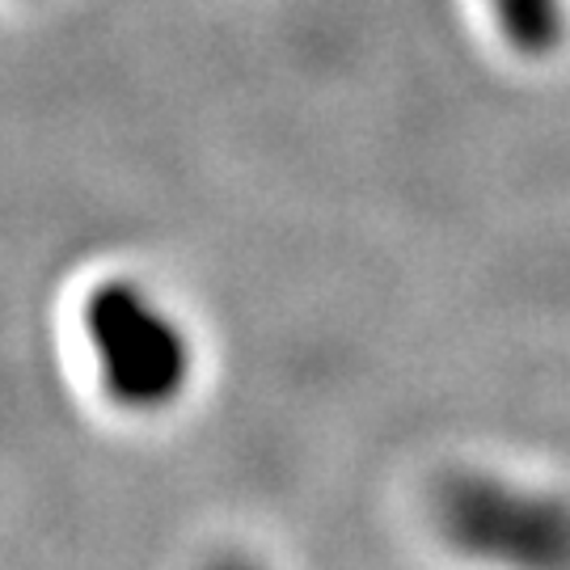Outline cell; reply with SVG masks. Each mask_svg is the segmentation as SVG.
Returning a JSON list of instances; mask_svg holds the SVG:
<instances>
[{
  "label": "cell",
  "mask_w": 570,
  "mask_h": 570,
  "mask_svg": "<svg viewBox=\"0 0 570 570\" xmlns=\"http://www.w3.org/2000/svg\"><path fill=\"white\" fill-rule=\"evenodd\" d=\"M106 389L122 406H161L186 385L190 351L174 322L127 284H102L85 308Z\"/></svg>",
  "instance_id": "cell-1"
},
{
  "label": "cell",
  "mask_w": 570,
  "mask_h": 570,
  "mask_svg": "<svg viewBox=\"0 0 570 570\" xmlns=\"http://www.w3.org/2000/svg\"><path fill=\"white\" fill-rule=\"evenodd\" d=\"M444 529L461 550L490 562L562 567L570 562V511L537 490L494 478H456L440 499Z\"/></svg>",
  "instance_id": "cell-2"
},
{
  "label": "cell",
  "mask_w": 570,
  "mask_h": 570,
  "mask_svg": "<svg viewBox=\"0 0 570 570\" xmlns=\"http://www.w3.org/2000/svg\"><path fill=\"white\" fill-rule=\"evenodd\" d=\"M499 35L508 39L511 51L520 56H550L567 39L570 0H487Z\"/></svg>",
  "instance_id": "cell-3"
}]
</instances>
